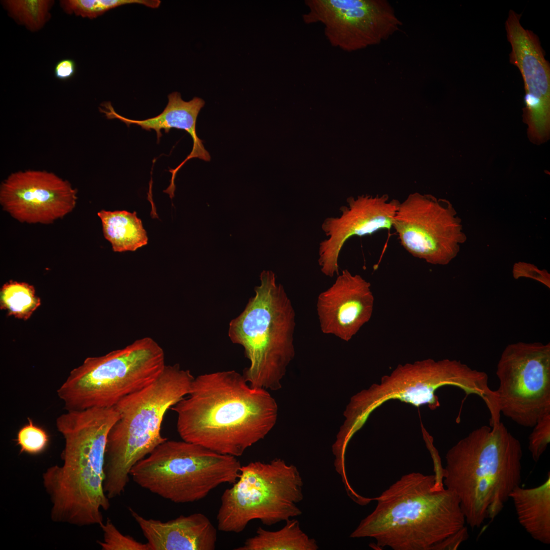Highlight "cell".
<instances>
[{"label":"cell","mask_w":550,"mask_h":550,"mask_svg":"<svg viewBox=\"0 0 550 550\" xmlns=\"http://www.w3.org/2000/svg\"><path fill=\"white\" fill-rule=\"evenodd\" d=\"M171 409L182 440L236 457L266 436L278 415L267 390L251 387L235 370L194 378L188 394Z\"/></svg>","instance_id":"6da1fadb"},{"label":"cell","mask_w":550,"mask_h":550,"mask_svg":"<svg viewBox=\"0 0 550 550\" xmlns=\"http://www.w3.org/2000/svg\"><path fill=\"white\" fill-rule=\"evenodd\" d=\"M66 411L56 420L65 440L63 464L42 474L51 519L78 527L100 525L102 511L110 507L104 490L107 439L119 415L114 407Z\"/></svg>","instance_id":"7a4b0ae2"},{"label":"cell","mask_w":550,"mask_h":550,"mask_svg":"<svg viewBox=\"0 0 550 550\" xmlns=\"http://www.w3.org/2000/svg\"><path fill=\"white\" fill-rule=\"evenodd\" d=\"M434 475H403L373 498L375 509L362 519L350 538L374 539L378 547L394 550H435L464 526L456 494L435 486Z\"/></svg>","instance_id":"3957f363"},{"label":"cell","mask_w":550,"mask_h":550,"mask_svg":"<svg viewBox=\"0 0 550 550\" xmlns=\"http://www.w3.org/2000/svg\"><path fill=\"white\" fill-rule=\"evenodd\" d=\"M522 456L520 442L501 421L474 429L448 451L443 484L472 529L493 520L520 486Z\"/></svg>","instance_id":"277c9868"},{"label":"cell","mask_w":550,"mask_h":550,"mask_svg":"<svg viewBox=\"0 0 550 550\" xmlns=\"http://www.w3.org/2000/svg\"><path fill=\"white\" fill-rule=\"evenodd\" d=\"M194 378L178 364L166 365L154 382L114 406L119 418L108 434L104 463L109 499L124 492L133 466L167 440L161 434L164 416L188 394Z\"/></svg>","instance_id":"5b68a950"},{"label":"cell","mask_w":550,"mask_h":550,"mask_svg":"<svg viewBox=\"0 0 550 550\" xmlns=\"http://www.w3.org/2000/svg\"><path fill=\"white\" fill-rule=\"evenodd\" d=\"M243 311L230 322L228 336L250 361L242 375L253 387L276 391L295 355V313L275 274L263 270Z\"/></svg>","instance_id":"8992f818"},{"label":"cell","mask_w":550,"mask_h":550,"mask_svg":"<svg viewBox=\"0 0 550 550\" xmlns=\"http://www.w3.org/2000/svg\"><path fill=\"white\" fill-rule=\"evenodd\" d=\"M164 353L144 337L73 369L57 390L66 410L114 407L122 398L154 382L165 366Z\"/></svg>","instance_id":"52a82bcc"},{"label":"cell","mask_w":550,"mask_h":550,"mask_svg":"<svg viewBox=\"0 0 550 550\" xmlns=\"http://www.w3.org/2000/svg\"><path fill=\"white\" fill-rule=\"evenodd\" d=\"M445 386L457 387L467 396L476 395L484 402L492 394L487 374L459 361L428 359L408 363L383 376L380 383L353 396L344 412L345 420L342 428L346 433L354 434L375 409L390 400L415 406L428 405L436 409L440 403L435 391Z\"/></svg>","instance_id":"ba28073f"},{"label":"cell","mask_w":550,"mask_h":550,"mask_svg":"<svg viewBox=\"0 0 550 550\" xmlns=\"http://www.w3.org/2000/svg\"><path fill=\"white\" fill-rule=\"evenodd\" d=\"M241 466L236 457L185 441H168L136 463L130 476L140 487L175 503L199 501L219 485L233 484Z\"/></svg>","instance_id":"9c48e42d"},{"label":"cell","mask_w":550,"mask_h":550,"mask_svg":"<svg viewBox=\"0 0 550 550\" xmlns=\"http://www.w3.org/2000/svg\"><path fill=\"white\" fill-rule=\"evenodd\" d=\"M302 487L297 468L281 458L241 465L238 479L221 497L217 528L239 533L253 520L271 526L299 516Z\"/></svg>","instance_id":"30bf717a"},{"label":"cell","mask_w":550,"mask_h":550,"mask_svg":"<svg viewBox=\"0 0 550 550\" xmlns=\"http://www.w3.org/2000/svg\"><path fill=\"white\" fill-rule=\"evenodd\" d=\"M494 391L500 413L518 425L533 427L550 414V343L508 344L497 364Z\"/></svg>","instance_id":"8fae6325"},{"label":"cell","mask_w":550,"mask_h":550,"mask_svg":"<svg viewBox=\"0 0 550 550\" xmlns=\"http://www.w3.org/2000/svg\"><path fill=\"white\" fill-rule=\"evenodd\" d=\"M393 228L408 253L433 265L449 264L466 240L451 203L430 195L414 193L400 203Z\"/></svg>","instance_id":"7c38bea8"},{"label":"cell","mask_w":550,"mask_h":550,"mask_svg":"<svg viewBox=\"0 0 550 550\" xmlns=\"http://www.w3.org/2000/svg\"><path fill=\"white\" fill-rule=\"evenodd\" d=\"M307 24L320 23L330 44L351 52L375 45L400 30L402 22L386 0H306Z\"/></svg>","instance_id":"4fadbf2b"},{"label":"cell","mask_w":550,"mask_h":550,"mask_svg":"<svg viewBox=\"0 0 550 550\" xmlns=\"http://www.w3.org/2000/svg\"><path fill=\"white\" fill-rule=\"evenodd\" d=\"M521 14L510 10L505 22L511 44L509 60L519 69L524 80L525 106L523 120L531 142L541 144L549 136L550 65L545 59L538 36L520 22Z\"/></svg>","instance_id":"5bb4252c"},{"label":"cell","mask_w":550,"mask_h":550,"mask_svg":"<svg viewBox=\"0 0 550 550\" xmlns=\"http://www.w3.org/2000/svg\"><path fill=\"white\" fill-rule=\"evenodd\" d=\"M77 200L69 182L46 171L12 173L0 186L3 210L21 223L51 224L72 212Z\"/></svg>","instance_id":"9a60e30c"},{"label":"cell","mask_w":550,"mask_h":550,"mask_svg":"<svg viewBox=\"0 0 550 550\" xmlns=\"http://www.w3.org/2000/svg\"><path fill=\"white\" fill-rule=\"evenodd\" d=\"M347 203L340 208L339 216L325 218L321 226L327 238L319 244L318 261L321 272L331 278L339 274L338 259L345 242L353 236L393 228L400 203L386 195H362L348 199Z\"/></svg>","instance_id":"2e32d148"},{"label":"cell","mask_w":550,"mask_h":550,"mask_svg":"<svg viewBox=\"0 0 550 550\" xmlns=\"http://www.w3.org/2000/svg\"><path fill=\"white\" fill-rule=\"evenodd\" d=\"M374 296L369 282L344 269L318 295L317 312L322 332L348 342L370 319Z\"/></svg>","instance_id":"e0dca14e"},{"label":"cell","mask_w":550,"mask_h":550,"mask_svg":"<svg viewBox=\"0 0 550 550\" xmlns=\"http://www.w3.org/2000/svg\"><path fill=\"white\" fill-rule=\"evenodd\" d=\"M168 102L164 110L159 115L142 120H133L125 118L117 113L109 101L101 104L99 111L109 119H117L125 123L127 126L135 124L146 130L153 129L157 135V143L162 136L161 130L168 133L171 129H182L187 131L193 141V149L187 157L175 169L169 170L172 173L170 184L168 189L175 190V179L180 169L189 159L197 158L205 161L211 159L209 152L205 149L203 141L200 139L196 132V121L198 114L204 106L205 101L198 97L188 101L183 100L180 93L172 92L168 96Z\"/></svg>","instance_id":"ac0fdd59"},{"label":"cell","mask_w":550,"mask_h":550,"mask_svg":"<svg viewBox=\"0 0 550 550\" xmlns=\"http://www.w3.org/2000/svg\"><path fill=\"white\" fill-rule=\"evenodd\" d=\"M150 550H214L217 531L204 514L196 513L163 522L148 519L129 508Z\"/></svg>","instance_id":"d6986e66"},{"label":"cell","mask_w":550,"mask_h":550,"mask_svg":"<svg viewBox=\"0 0 550 550\" xmlns=\"http://www.w3.org/2000/svg\"><path fill=\"white\" fill-rule=\"evenodd\" d=\"M540 485L518 486L510 495L520 524L535 540L550 544V473Z\"/></svg>","instance_id":"ffe728a7"},{"label":"cell","mask_w":550,"mask_h":550,"mask_svg":"<svg viewBox=\"0 0 550 550\" xmlns=\"http://www.w3.org/2000/svg\"><path fill=\"white\" fill-rule=\"evenodd\" d=\"M105 238L114 252L135 251L148 243V238L136 212L102 210L97 213Z\"/></svg>","instance_id":"44dd1931"},{"label":"cell","mask_w":550,"mask_h":550,"mask_svg":"<svg viewBox=\"0 0 550 550\" xmlns=\"http://www.w3.org/2000/svg\"><path fill=\"white\" fill-rule=\"evenodd\" d=\"M281 529L270 531L258 527L256 534L235 550H317L315 539L310 538L296 519H288Z\"/></svg>","instance_id":"7402d4cb"},{"label":"cell","mask_w":550,"mask_h":550,"mask_svg":"<svg viewBox=\"0 0 550 550\" xmlns=\"http://www.w3.org/2000/svg\"><path fill=\"white\" fill-rule=\"evenodd\" d=\"M40 304L34 287L27 283L10 280L1 289L0 308L9 316L26 320Z\"/></svg>","instance_id":"603a6c76"},{"label":"cell","mask_w":550,"mask_h":550,"mask_svg":"<svg viewBox=\"0 0 550 550\" xmlns=\"http://www.w3.org/2000/svg\"><path fill=\"white\" fill-rule=\"evenodd\" d=\"M11 17L31 31L43 27L54 3L50 0H6L2 2Z\"/></svg>","instance_id":"cb8c5ba5"},{"label":"cell","mask_w":550,"mask_h":550,"mask_svg":"<svg viewBox=\"0 0 550 550\" xmlns=\"http://www.w3.org/2000/svg\"><path fill=\"white\" fill-rule=\"evenodd\" d=\"M61 7L68 14H74L84 18L93 19L115 8L132 4L157 8L159 0H64Z\"/></svg>","instance_id":"d4e9b609"},{"label":"cell","mask_w":550,"mask_h":550,"mask_svg":"<svg viewBox=\"0 0 550 550\" xmlns=\"http://www.w3.org/2000/svg\"><path fill=\"white\" fill-rule=\"evenodd\" d=\"M99 526L103 532V539L97 541V543L102 550H150L147 542L142 543L123 534L108 518Z\"/></svg>","instance_id":"484cf974"},{"label":"cell","mask_w":550,"mask_h":550,"mask_svg":"<svg viewBox=\"0 0 550 550\" xmlns=\"http://www.w3.org/2000/svg\"><path fill=\"white\" fill-rule=\"evenodd\" d=\"M28 423L18 431L17 445L20 453L38 455L44 452L48 446L49 438L47 433L42 428L34 425L29 418Z\"/></svg>","instance_id":"4316f807"},{"label":"cell","mask_w":550,"mask_h":550,"mask_svg":"<svg viewBox=\"0 0 550 550\" xmlns=\"http://www.w3.org/2000/svg\"><path fill=\"white\" fill-rule=\"evenodd\" d=\"M529 436L528 448L535 462H537L550 442V414L540 420Z\"/></svg>","instance_id":"83f0119b"},{"label":"cell","mask_w":550,"mask_h":550,"mask_svg":"<svg viewBox=\"0 0 550 550\" xmlns=\"http://www.w3.org/2000/svg\"><path fill=\"white\" fill-rule=\"evenodd\" d=\"M421 427L423 438L433 460L435 479V485L437 487L444 486L443 484L444 468L442 467L438 452L434 446L433 437L428 433L422 425Z\"/></svg>","instance_id":"f1b7e54d"},{"label":"cell","mask_w":550,"mask_h":550,"mask_svg":"<svg viewBox=\"0 0 550 550\" xmlns=\"http://www.w3.org/2000/svg\"><path fill=\"white\" fill-rule=\"evenodd\" d=\"M513 272L515 279L521 277L533 278L549 288V274L545 270H540L532 264L520 262L514 265Z\"/></svg>","instance_id":"f546056e"},{"label":"cell","mask_w":550,"mask_h":550,"mask_svg":"<svg viewBox=\"0 0 550 550\" xmlns=\"http://www.w3.org/2000/svg\"><path fill=\"white\" fill-rule=\"evenodd\" d=\"M468 528L464 526L455 534L449 536L441 542L435 550H455L460 544L469 538Z\"/></svg>","instance_id":"4dcf8cb0"},{"label":"cell","mask_w":550,"mask_h":550,"mask_svg":"<svg viewBox=\"0 0 550 550\" xmlns=\"http://www.w3.org/2000/svg\"><path fill=\"white\" fill-rule=\"evenodd\" d=\"M76 72V64L71 59H64L59 61L55 65L54 74L55 77L61 80H66L72 78Z\"/></svg>","instance_id":"1f68e13d"}]
</instances>
